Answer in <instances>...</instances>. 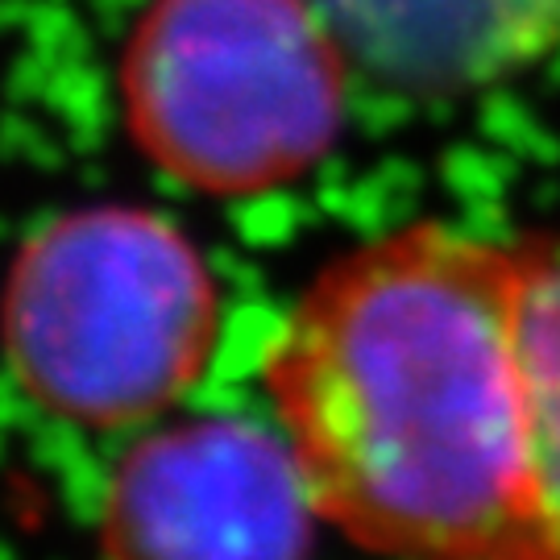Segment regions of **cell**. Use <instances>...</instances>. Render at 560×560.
<instances>
[{
	"instance_id": "obj_1",
	"label": "cell",
	"mask_w": 560,
	"mask_h": 560,
	"mask_svg": "<svg viewBox=\"0 0 560 560\" xmlns=\"http://www.w3.org/2000/svg\"><path fill=\"white\" fill-rule=\"evenodd\" d=\"M520 245L420 221L307 282L266 395L324 523L382 560H544L523 416Z\"/></svg>"
},
{
	"instance_id": "obj_2",
	"label": "cell",
	"mask_w": 560,
	"mask_h": 560,
	"mask_svg": "<svg viewBox=\"0 0 560 560\" xmlns=\"http://www.w3.org/2000/svg\"><path fill=\"white\" fill-rule=\"evenodd\" d=\"M217 340V275L154 208H71L9 261L4 361L62 423L120 432L159 420L208 374Z\"/></svg>"
},
{
	"instance_id": "obj_3",
	"label": "cell",
	"mask_w": 560,
	"mask_h": 560,
	"mask_svg": "<svg viewBox=\"0 0 560 560\" xmlns=\"http://www.w3.org/2000/svg\"><path fill=\"white\" fill-rule=\"evenodd\" d=\"M345 71L316 0H150L120 55V104L166 179L261 196L332 150Z\"/></svg>"
},
{
	"instance_id": "obj_4",
	"label": "cell",
	"mask_w": 560,
	"mask_h": 560,
	"mask_svg": "<svg viewBox=\"0 0 560 560\" xmlns=\"http://www.w3.org/2000/svg\"><path fill=\"white\" fill-rule=\"evenodd\" d=\"M316 499L282 428L196 416L138 441L104 490V560H307Z\"/></svg>"
},
{
	"instance_id": "obj_5",
	"label": "cell",
	"mask_w": 560,
	"mask_h": 560,
	"mask_svg": "<svg viewBox=\"0 0 560 560\" xmlns=\"http://www.w3.org/2000/svg\"><path fill=\"white\" fill-rule=\"evenodd\" d=\"M345 55L402 92L453 96L560 50V0H316Z\"/></svg>"
},
{
	"instance_id": "obj_6",
	"label": "cell",
	"mask_w": 560,
	"mask_h": 560,
	"mask_svg": "<svg viewBox=\"0 0 560 560\" xmlns=\"http://www.w3.org/2000/svg\"><path fill=\"white\" fill-rule=\"evenodd\" d=\"M515 340L540 557L560 560V237L520 245Z\"/></svg>"
}]
</instances>
